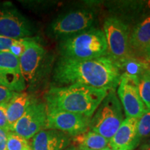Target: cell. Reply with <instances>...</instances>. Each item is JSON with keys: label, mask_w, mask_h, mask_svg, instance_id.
<instances>
[{"label": "cell", "mask_w": 150, "mask_h": 150, "mask_svg": "<svg viewBox=\"0 0 150 150\" xmlns=\"http://www.w3.org/2000/svg\"><path fill=\"white\" fill-rule=\"evenodd\" d=\"M47 110L45 103L33 100L16 124L11 131L25 139L32 138L40 131L46 129Z\"/></svg>", "instance_id": "cell-9"}, {"label": "cell", "mask_w": 150, "mask_h": 150, "mask_svg": "<svg viewBox=\"0 0 150 150\" xmlns=\"http://www.w3.org/2000/svg\"><path fill=\"white\" fill-rule=\"evenodd\" d=\"M138 119L126 117L114 136L109 140L112 150H134L140 143L137 134Z\"/></svg>", "instance_id": "cell-13"}, {"label": "cell", "mask_w": 150, "mask_h": 150, "mask_svg": "<svg viewBox=\"0 0 150 150\" xmlns=\"http://www.w3.org/2000/svg\"><path fill=\"white\" fill-rule=\"evenodd\" d=\"M138 91L146 108L150 110V72L149 70L145 72L139 78Z\"/></svg>", "instance_id": "cell-20"}, {"label": "cell", "mask_w": 150, "mask_h": 150, "mask_svg": "<svg viewBox=\"0 0 150 150\" xmlns=\"http://www.w3.org/2000/svg\"><path fill=\"white\" fill-rule=\"evenodd\" d=\"M16 93V92L11 91L4 86L0 85V104L8 103Z\"/></svg>", "instance_id": "cell-23"}, {"label": "cell", "mask_w": 150, "mask_h": 150, "mask_svg": "<svg viewBox=\"0 0 150 150\" xmlns=\"http://www.w3.org/2000/svg\"><path fill=\"white\" fill-rule=\"evenodd\" d=\"M146 150H150V148H149V149H146Z\"/></svg>", "instance_id": "cell-32"}, {"label": "cell", "mask_w": 150, "mask_h": 150, "mask_svg": "<svg viewBox=\"0 0 150 150\" xmlns=\"http://www.w3.org/2000/svg\"><path fill=\"white\" fill-rule=\"evenodd\" d=\"M59 50L62 57L74 60L93 59L108 56L104 31L95 27L61 40Z\"/></svg>", "instance_id": "cell-3"}, {"label": "cell", "mask_w": 150, "mask_h": 150, "mask_svg": "<svg viewBox=\"0 0 150 150\" xmlns=\"http://www.w3.org/2000/svg\"><path fill=\"white\" fill-rule=\"evenodd\" d=\"M7 104L8 103L0 104V129L6 131H10L6 117Z\"/></svg>", "instance_id": "cell-24"}, {"label": "cell", "mask_w": 150, "mask_h": 150, "mask_svg": "<svg viewBox=\"0 0 150 150\" xmlns=\"http://www.w3.org/2000/svg\"><path fill=\"white\" fill-rule=\"evenodd\" d=\"M122 73L108 56L87 60H74L61 56L54 70L53 78L62 85L79 83L109 91L115 90Z\"/></svg>", "instance_id": "cell-1"}, {"label": "cell", "mask_w": 150, "mask_h": 150, "mask_svg": "<svg viewBox=\"0 0 150 150\" xmlns=\"http://www.w3.org/2000/svg\"><path fill=\"white\" fill-rule=\"evenodd\" d=\"M95 111L91 117L89 129L110 140L125 120L122 106L115 90L108 91Z\"/></svg>", "instance_id": "cell-4"}, {"label": "cell", "mask_w": 150, "mask_h": 150, "mask_svg": "<svg viewBox=\"0 0 150 150\" xmlns=\"http://www.w3.org/2000/svg\"><path fill=\"white\" fill-rule=\"evenodd\" d=\"M138 82V77L127 74H121L117 95L126 117L139 119L147 110L140 96Z\"/></svg>", "instance_id": "cell-8"}, {"label": "cell", "mask_w": 150, "mask_h": 150, "mask_svg": "<svg viewBox=\"0 0 150 150\" xmlns=\"http://www.w3.org/2000/svg\"><path fill=\"white\" fill-rule=\"evenodd\" d=\"M45 50L33 38H27L26 49L19 58L20 70L26 83L33 82L45 55Z\"/></svg>", "instance_id": "cell-12"}, {"label": "cell", "mask_w": 150, "mask_h": 150, "mask_svg": "<svg viewBox=\"0 0 150 150\" xmlns=\"http://www.w3.org/2000/svg\"><path fill=\"white\" fill-rule=\"evenodd\" d=\"M8 131H6L0 129V150H7V134Z\"/></svg>", "instance_id": "cell-26"}, {"label": "cell", "mask_w": 150, "mask_h": 150, "mask_svg": "<svg viewBox=\"0 0 150 150\" xmlns=\"http://www.w3.org/2000/svg\"><path fill=\"white\" fill-rule=\"evenodd\" d=\"M31 150H32V149H31Z\"/></svg>", "instance_id": "cell-33"}, {"label": "cell", "mask_w": 150, "mask_h": 150, "mask_svg": "<svg viewBox=\"0 0 150 150\" xmlns=\"http://www.w3.org/2000/svg\"><path fill=\"white\" fill-rule=\"evenodd\" d=\"M141 150H146L150 148V138L141 146Z\"/></svg>", "instance_id": "cell-28"}, {"label": "cell", "mask_w": 150, "mask_h": 150, "mask_svg": "<svg viewBox=\"0 0 150 150\" xmlns=\"http://www.w3.org/2000/svg\"><path fill=\"white\" fill-rule=\"evenodd\" d=\"M72 137L56 129H44L32 138V150H64L72 142Z\"/></svg>", "instance_id": "cell-14"}, {"label": "cell", "mask_w": 150, "mask_h": 150, "mask_svg": "<svg viewBox=\"0 0 150 150\" xmlns=\"http://www.w3.org/2000/svg\"><path fill=\"white\" fill-rule=\"evenodd\" d=\"M91 119L81 114L52 110L47 112L46 129L63 131L72 138L89 130Z\"/></svg>", "instance_id": "cell-10"}, {"label": "cell", "mask_w": 150, "mask_h": 150, "mask_svg": "<svg viewBox=\"0 0 150 150\" xmlns=\"http://www.w3.org/2000/svg\"><path fill=\"white\" fill-rule=\"evenodd\" d=\"M64 150H80V149L76 147H75V146L72 145V146H70V147H67L66 149H65Z\"/></svg>", "instance_id": "cell-29"}, {"label": "cell", "mask_w": 150, "mask_h": 150, "mask_svg": "<svg viewBox=\"0 0 150 150\" xmlns=\"http://www.w3.org/2000/svg\"><path fill=\"white\" fill-rule=\"evenodd\" d=\"M107 93L79 83L52 87L45 96L47 110H63L91 117Z\"/></svg>", "instance_id": "cell-2"}, {"label": "cell", "mask_w": 150, "mask_h": 150, "mask_svg": "<svg viewBox=\"0 0 150 150\" xmlns=\"http://www.w3.org/2000/svg\"><path fill=\"white\" fill-rule=\"evenodd\" d=\"M74 146L79 149L103 150L108 147L109 140L91 130L72 137Z\"/></svg>", "instance_id": "cell-16"}, {"label": "cell", "mask_w": 150, "mask_h": 150, "mask_svg": "<svg viewBox=\"0 0 150 150\" xmlns=\"http://www.w3.org/2000/svg\"><path fill=\"white\" fill-rule=\"evenodd\" d=\"M34 100L27 93H17L16 95L7 104L6 117L11 131L13 125L22 117L28 106Z\"/></svg>", "instance_id": "cell-15"}, {"label": "cell", "mask_w": 150, "mask_h": 150, "mask_svg": "<svg viewBox=\"0 0 150 150\" xmlns=\"http://www.w3.org/2000/svg\"><path fill=\"white\" fill-rule=\"evenodd\" d=\"M103 150H112V149H110L109 147H107V148H106V149H103Z\"/></svg>", "instance_id": "cell-30"}, {"label": "cell", "mask_w": 150, "mask_h": 150, "mask_svg": "<svg viewBox=\"0 0 150 150\" xmlns=\"http://www.w3.org/2000/svg\"><path fill=\"white\" fill-rule=\"evenodd\" d=\"M107 44V55L117 65L132 56L129 42V30L126 24L117 17H110L104 23Z\"/></svg>", "instance_id": "cell-6"}, {"label": "cell", "mask_w": 150, "mask_h": 150, "mask_svg": "<svg viewBox=\"0 0 150 150\" xmlns=\"http://www.w3.org/2000/svg\"><path fill=\"white\" fill-rule=\"evenodd\" d=\"M80 150H88V149H80Z\"/></svg>", "instance_id": "cell-31"}, {"label": "cell", "mask_w": 150, "mask_h": 150, "mask_svg": "<svg viewBox=\"0 0 150 150\" xmlns=\"http://www.w3.org/2000/svg\"><path fill=\"white\" fill-rule=\"evenodd\" d=\"M149 63L147 61L136 59L131 56L126 61L117 65L122 74H127L140 78L145 72H147Z\"/></svg>", "instance_id": "cell-18"}, {"label": "cell", "mask_w": 150, "mask_h": 150, "mask_svg": "<svg viewBox=\"0 0 150 150\" xmlns=\"http://www.w3.org/2000/svg\"><path fill=\"white\" fill-rule=\"evenodd\" d=\"M26 41H27V38L18 39L11 47L9 52L19 59L24 53L26 49Z\"/></svg>", "instance_id": "cell-22"}, {"label": "cell", "mask_w": 150, "mask_h": 150, "mask_svg": "<svg viewBox=\"0 0 150 150\" xmlns=\"http://www.w3.org/2000/svg\"><path fill=\"white\" fill-rule=\"evenodd\" d=\"M141 54L143 55L145 61H147L150 65V42L149 44L146 46V47L144 49L143 51L141 52Z\"/></svg>", "instance_id": "cell-27"}, {"label": "cell", "mask_w": 150, "mask_h": 150, "mask_svg": "<svg viewBox=\"0 0 150 150\" xmlns=\"http://www.w3.org/2000/svg\"><path fill=\"white\" fill-rule=\"evenodd\" d=\"M33 33L29 20L11 4H0V35L20 39L30 38Z\"/></svg>", "instance_id": "cell-7"}, {"label": "cell", "mask_w": 150, "mask_h": 150, "mask_svg": "<svg viewBox=\"0 0 150 150\" xmlns=\"http://www.w3.org/2000/svg\"><path fill=\"white\" fill-rule=\"evenodd\" d=\"M150 42V16L144 19L134 28L129 36L131 50L141 52Z\"/></svg>", "instance_id": "cell-17"}, {"label": "cell", "mask_w": 150, "mask_h": 150, "mask_svg": "<svg viewBox=\"0 0 150 150\" xmlns=\"http://www.w3.org/2000/svg\"><path fill=\"white\" fill-rule=\"evenodd\" d=\"M17 40L18 39H13L0 35V52H9L11 47Z\"/></svg>", "instance_id": "cell-25"}, {"label": "cell", "mask_w": 150, "mask_h": 150, "mask_svg": "<svg viewBox=\"0 0 150 150\" xmlns=\"http://www.w3.org/2000/svg\"><path fill=\"white\" fill-rule=\"evenodd\" d=\"M7 150H31V145L27 139L13 131L7 134Z\"/></svg>", "instance_id": "cell-19"}, {"label": "cell", "mask_w": 150, "mask_h": 150, "mask_svg": "<svg viewBox=\"0 0 150 150\" xmlns=\"http://www.w3.org/2000/svg\"><path fill=\"white\" fill-rule=\"evenodd\" d=\"M137 134L140 142L150 136V110L147 109L138 119Z\"/></svg>", "instance_id": "cell-21"}, {"label": "cell", "mask_w": 150, "mask_h": 150, "mask_svg": "<svg viewBox=\"0 0 150 150\" xmlns=\"http://www.w3.org/2000/svg\"><path fill=\"white\" fill-rule=\"evenodd\" d=\"M0 85L16 93H22L27 86L19 59L10 52H0Z\"/></svg>", "instance_id": "cell-11"}, {"label": "cell", "mask_w": 150, "mask_h": 150, "mask_svg": "<svg viewBox=\"0 0 150 150\" xmlns=\"http://www.w3.org/2000/svg\"><path fill=\"white\" fill-rule=\"evenodd\" d=\"M95 13L91 9H79L57 17L49 26L47 33L52 38L63 40L93 27Z\"/></svg>", "instance_id": "cell-5"}]
</instances>
